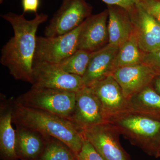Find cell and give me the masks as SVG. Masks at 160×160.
Wrapping results in <instances>:
<instances>
[{
    "label": "cell",
    "instance_id": "obj_19",
    "mask_svg": "<svg viewBox=\"0 0 160 160\" xmlns=\"http://www.w3.org/2000/svg\"><path fill=\"white\" fill-rule=\"evenodd\" d=\"M145 54L140 49L137 38L133 31L131 37L119 47L115 59L114 69L143 63Z\"/></svg>",
    "mask_w": 160,
    "mask_h": 160
},
{
    "label": "cell",
    "instance_id": "obj_14",
    "mask_svg": "<svg viewBox=\"0 0 160 160\" xmlns=\"http://www.w3.org/2000/svg\"><path fill=\"white\" fill-rule=\"evenodd\" d=\"M118 49V46L108 43L101 49L92 52L88 67L82 77L85 86L90 87L112 74L115 70V59Z\"/></svg>",
    "mask_w": 160,
    "mask_h": 160
},
{
    "label": "cell",
    "instance_id": "obj_22",
    "mask_svg": "<svg viewBox=\"0 0 160 160\" xmlns=\"http://www.w3.org/2000/svg\"><path fill=\"white\" fill-rule=\"evenodd\" d=\"M77 158L78 160H104L93 146L85 139Z\"/></svg>",
    "mask_w": 160,
    "mask_h": 160
},
{
    "label": "cell",
    "instance_id": "obj_18",
    "mask_svg": "<svg viewBox=\"0 0 160 160\" xmlns=\"http://www.w3.org/2000/svg\"><path fill=\"white\" fill-rule=\"evenodd\" d=\"M129 102L132 110L160 120V94L152 85L132 97Z\"/></svg>",
    "mask_w": 160,
    "mask_h": 160
},
{
    "label": "cell",
    "instance_id": "obj_25",
    "mask_svg": "<svg viewBox=\"0 0 160 160\" xmlns=\"http://www.w3.org/2000/svg\"><path fill=\"white\" fill-rule=\"evenodd\" d=\"M109 6H117L125 9L127 12L141 4L142 0H102Z\"/></svg>",
    "mask_w": 160,
    "mask_h": 160
},
{
    "label": "cell",
    "instance_id": "obj_17",
    "mask_svg": "<svg viewBox=\"0 0 160 160\" xmlns=\"http://www.w3.org/2000/svg\"><path fill=\"white\" fill-rule=\"evenodd\" d=\"M108 9L109 43L119 47L133 33V26L129 12L125 9L111 6Z\"/></svg>",
    "mask_w": 160,
    "mask_h": 160
},
{
    "label": "cell",
    "instance_id": "obj_3",
    "mask_svg": "<svg viewBox=\"0 0 160 160\" xmlns=\"http://www.w3.org/2000/svg\"><path fill=\"white\" fill-rule=\"evenodd\" d=\"M114 125L132 145L147 154L156 157L160 148V120L130 110L110 118Z\"/></svg>",
    "mask_w": 160,
    "mask_h": 160
},
{
    "label": "cell",
    "instance_id": "obj_9",
    "mask_svg": "<svg viewBox=\"0 0 160 160\" xmlns=\"http://www.w3.org/2000/svg\"><path fill=\"white\" fill-rule=\"evenodd\" d=\"M141 50L145 53L160 49V25L140 4L128 12Z\"/></svg>",
    "mask_w": 160,
    "mask_h": 160
},
{
    "label": "cell",
    "instance_id": "obj_21",
    "mask_svg": "<svg viewBox=\"0 0 160 160\" xmlns=\"http://www.w3.org/2000/svg\"><path fill=\"white\" fill-rule=\"evenodd\" d=\"M92 52L78 49L58 64L64 71L82 77L86 72Z\"/></svg>",
    "mask_w": 160,
    "mask_h": 160
},
{
    "label": "cell",
    "instance_id": "obj_29",
    "mask_svg": "<svg viewBox=\"0 0 160 160\" xmlns=\"http://www.w3.org/2000/svg\"><path fill=\"white\" fill-rule=\"evenodd\" d=\"M3 1H4V0H0V3H2Z\"/></svg>",
    "mask_w": 160,
    "mask_h": 160
},
{
    "label": "cell",
    "instance_id": "obj_23",
    "mask_svg": "<svg viewBox=\"0 0 160 160\" xmlns=\"http://www.w3.org/2000/svg\"><path fill=\"white\" fill-rule=\"evenodd\" d=\"M143 63L149 66L156 76H160V49L151 53H145Z\"/></svg>",
    "mask_w": 160,
    "mask_h": 160
},
{
    "label": "cell",
    "instance_id": "obj_8",
    "mask_svg": "<svg viewBox=\"0 0 160 160\" xmlns=\"http://www.w3.org/2000/svg\"><path fill=\"white\" fill-rule=\"evenodd\" d=\"M82 24L62 35L54 37H37L34 62L59 64L74 53L78 50V39Z\"/></svg>",
    "mask_w": 160,
    "mask_h": 160
},
{
    "label": "cell",
    "instance_id": "obj_1",
    "mask_svg": "<svg viewBox=\"0 0 160 160\" xmlns=\"http://www.w3.org/2000/svg\"><path fill=\"white\" fill-rule=\"evenodd\" d=\"M1 17L10 23L14 32L1 50V64L8 68L15 79L32 84L36 32L40 25L48 19V15L37 13L30 20L26 19L23 13L9 12Z\"/></svg>",
    "mask_w": 160,
    "mask_h": 160
},
{
    "label": "cell",
    "instance_id": "obj_13",
    "mask_svg": "<svg viewBox=\"0 0 160 160\" xmlns=\"http://www.w3.org/2000/svg\"><path fill=\"white\" fill-rule=\"evenodd\" d=\"M108 9L90 15L83 22L78 39V49L93 52L109 43L107 20Z\"/></svg>",
    "mask_w": 160,
    "mask_h": 160
},
{
    "label": "cell",
    "instance_id": "obj_28",
    "mask_svg": "<svg viewBox=\"0 0 160 160\" xmlns=\"http://www.w3.org/2000/svg\"><path fill=\"white\" fill-rule=\"evenodd\" d=\"M160 157V148L159 149L158 152V154L157 155L156 157L157 158Z\"/></svg>",
    "mask_w": 160,
    "mask_h": 160
},
{
    "label": "cell",
    "instance_id": "obj_10",
    "mask_svg": "<svg viewBox=\"0 0 160 160\" xmlns=\"http://www.w3.org/2000/svg\"><path fill=\"white\" fill-rule=\"evenodd\" d=\"M90 87L101 102L106 122L112 117L132 110L129 100L125 97L121 86L112 74Z\"/></svg>",
    "mask_w": 160,
    "mask_h": 160
},
{
    "label": "cell",
    "instance_id": "obj_15",
    "mask_svg": "<svg viewBox=\"0 0 160 160\" xmlns=\"http://www.w3.org/2000/svg\"><path fill=\"white\" fill-rule=\"evenodd\" d=\"M13 102L1 96L0 154L2 160L19 159L16 150V131L12 126Z\"/></svg>",
    "mask_w": 160,
    "mask_h": 160
},
{
    "label": "cell",
    "instance_id": "obj_16",
    "mask_svg": "<svg viewBox=\"0 0 160 160\" xmlns=\"http://www.w3.org/2000/svg\"><path fill=\"white\" fill-rule=\"evenodd\" d=\"M15 126L18 158L21 160H38L46 147L49 136L24 126Z\"/></svg>",
    "mask_w": 160,
    "mask_h": 160
},
{
    "label": "cell",
    "instance_id": "obj_6",
    "mask_svg": "<svg viewBox=\"0 0 160 160\" xmlns=\"http://www.w3.org/2000/svg\"><path fill=\"white\" fill-rule=\"evenodd\" d=\"M84 138L90 142L104 160H130L120 144L119 131L108 122L82 130Z\"/></svg>",
    "mask_w": 160,
    "mask_h": 160
},
{
    "label": "cell",
    "instance_id": "obj_24",
    "mask_svg": "<svg viewBox=\"0 0 160 160\" xmlns=\"http://www.w3.org/2000/svg\"><path fill=\"white\" fill-rule=\"evenodd\" d=\"M140 5L142 6L160 25V1L142 0Z\"/></svg>",
    "mask_w": 160,
    "mask_h": 160
},
{
    "label": "cell",
    "instance_id": "obj_5",
    "mask_svg": "<svg viewBox=\"0 0 160 160\" xmlns=\"http://www.w3.org/2000/svg\"><path fill=\"white\" fill-rule=\"evenodd\" d=\"M32 86L77 92L86 86L82 77L68 73L58 64L34 61Z\"/></svg>",
    "mask_w": 160,
    "mask_h": 160
},
{
    "label": "cell",
    "instance_id": "obj_11",
    "mask_svg": "<svg viewBox=\"0 0 160 160\" xmlns=\"http://www.w3.org/2000/svg\"><path fill=\"white\" fill-rule=\"evenodd\" d=\"M72 121L82 130L106 122L101 102L92 87L86 86L76 92Z\"/></svg>",
    "mask_w": 160,
    "mask_h": 160
},
{
    "label": "cell",
    "instance_id": "obj_7",
    "mask_svg": "<svg viewBox=\"0 0 160 160\" xmlns=\"http://www.w3.org/2000/svg\"><path fill=\"white\" fill-rule=\"evenodd\" d=\"M91 7L85 0H63L59 9L46 26V37L65 34L77 28L90 15Z\"/></svg>",
    "mask_w": 160,
    "mask_h": 160
},
{
    "label": "cell",
    "instance_id": "obj_27",
    "mask_svg": "<svg viewBox=\"0 0 160 160\" xmlns=\"http://www.w3.org/2000/svg\"><path fill=\"white\" fill-rule=\"evenodd\" d=\"M152 85L156 91L160 94V76L155 77Z\"/></svg>",
    "mask_w": 160,
    "mask_h": 160
},
{
    "label": "cell",
    "instance_id": "obj_20",
    "mask_svg": "<svg viewBox=\"0 0 160 160\" xmlns=\"http://www.w3.org/2000/svg\"><path fill=\"white\" fill-rule=\"evenodd\" d=\"M38 160H78L77 156L66 144L49 136L42 153Z\"/></svg>",
    "mask_w": 160,
    "mask_h": 160
},
{
    "label": "cell",
    "instance_id": "obj_26",
    "mask_svg": "<svg viewBox=\"0 0 160 160\" xmlns=\"http://www.w3.org/2000/svg\"><path fill=\"white\" fill-rule=\"evenodd\" d=\"M23 14L28 12L37 13L40 5V0H22Z\"/></svg>",
    "mask_w": 160,
    "mask_h": 160
},
{
    "label": "cell",
    "instance_id": "obj_12",
    "mask_svg": "<svg viewBox=\"0 0 160 160\" xmlns=\"http://www.w3.org/2000/svg\"><path fill=\"white\" fill-rule=\"evenodd\" d=\"M112 75L121 86L124 96L129 100L151 86L156 76L151 68L143 63L119 67Z\"/></svg>",
    "mask_w": 160,
    "mask_h": 160
},
{
    "label": "cell",
    "instance_id": "obj_2",
    "mask_svg": "<svg viewBox=\"0 0 160 160\" xmlns=\"http://www.w3.org/2000/svg\"><path fill=\"white\" fill-rule=\"evenodd\" d=\"M12 122L60 140L77 156L85 141L82 130L72 121L41 109L24 107L16 103L14 100Z\"/></svg>",
    "mask_w": 160,
    "mask_h": 160
},
{
    "label": "cell",
    "instance_id": "obj_4",
    "mask_svg": "<svg viewBox=\"0 0 160 160\" xmlns=\"http://www.w3.org/2000/svg\"><path fill=\"white\" fill-rule=\"evenodd\" d=\"M76 97V92H73L32 86L14 101L24 107L41 109L72 121Z\"/></svg>",
    "mask_w": 160,
    "mask_h": 160
}]
</instances>
